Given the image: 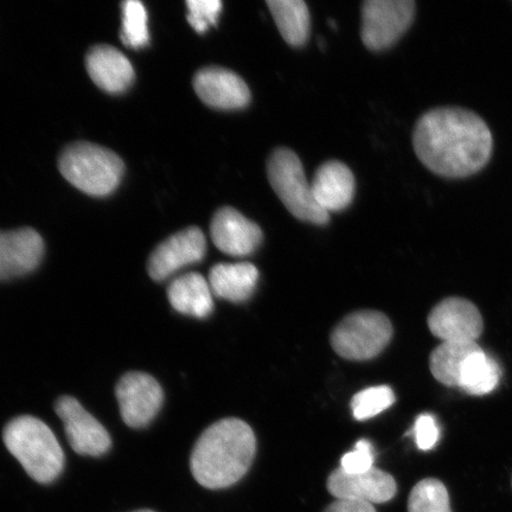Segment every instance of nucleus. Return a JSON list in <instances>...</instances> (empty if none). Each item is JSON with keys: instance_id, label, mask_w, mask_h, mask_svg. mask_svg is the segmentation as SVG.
<instances>
[{"instance_id": "6e6552de", "label": "nucleus", "mask_w": 512, "mask_h": 512, "mask_svg": "<svg viewBox=\"0 0 512 512\" xmlns=\"http://www.w3.org/2000/svg\"><path fill=\"white\" fill-rule=\"evenodd\" d=\"M117 399L125 424L132 428H143L156 418L163 406L164 393L152 376L133 371L121 377Z\"/></svg>"}, {"instance_id": "b1692460", "label": "nucleus", "mask_w": 512, "mask_h": 512, "mask_svg": "<svg viewBox=\"0 0 512 512\" xmlns=\"http://www.w3.org/2000/svg\"><path fill=\"white\" fill-rule=\"evenodd\" d=\"M121 41L128 48H144L149 44L150 35L147 27V12L143 3L128 0L123 4V27Z\"/></svg>"}, {"instance_id": "412c9836", "label": "nucleus", "mask_w": 512, "mask_h": 512, "mask_svg": "<svg viewBox=\"0 0 512 512\" xmlns=\"http://www.w3.org/2000/svg\"><path fill=\"white\" fill-rule=\"evenodd\" d=\"M482 349L477 342H443L432 351L430 369L434 379L447 387H459L460 373L467 357Z\"/></svg>"}, {"instance_id": "a211bd4d", "label": "nucleus", "mask_w": 512, "mask_h": 512, "mask_svg": "<svg viewBox=\"0 0 512 512\" xmlns=\"http://www.w3.org/2000/svg\"><path fill=\"white\" fill-rule=\"evenodd\" d=\"M213 291L200 273H188L171 281L169 302L174 309L196 318H207L214 310Z\"/></svg>"}, {"instance_id": "bb28decb", "label": "nucleus", "mask_w": 512, "mask_h": 512, "mask_svg": "<svg viewBox=\"0 0 512 512\" xmlns=\"http://www.w3.org/2000/svg\"><path fill=\"white\" fill-rule=\"evenodd\" d=\"M374 447L369 440L358 441L355 450L344 454L341 460V469L347 473H363L374 467Z\"/></svg>"}, {"instance_id": "6ab92c4d", "label": "nucleus", "mask_w": 512, "mask_h": 512, "mask_svg": "<svg viewBox=\"0 0 512 512\" xmlns=\"http://www.w3.org/2000/svg\"><path fill=\"white\" fill-rule=\"evenodd\" d=\"M259 271L251 262L217 264L209 273V285L214 296L233 303L246 302L258 285Z\"/></svg>"}, {"instance_id": "f8f14e48", "label": "nucleus", "mask_w": 512, "mask_h": 512, "mask_svg": "<svg viewBox=\"0 0 512 512\" xmlns=\"http://www.w3.org/2000/svg\"><path fill=\"white\" fill-rule=\"evenodd\" d=\"M192 85L198 98L215 110H242L252 99L251 91L241 76L222 67L198 70Z\"/></svg>"}, {"instance_id": "9d476101", "label": "nucleus", "mask_w": 512, "mask_h": 512, "mask_svg": "<svg viewBox=\"0 0 512 512\" xmlns=\"http://www.w3.org/2000/svg\"><path fill=\"white\" fill-rule=\"evenodd\" d=\"M55 411L64 425L70 446L81 456L100 457L112 446L110 434L72 396L56 402Z\"/></svg>"}, {"instance_id": "f3484780", "label": "nucleus", "mask_w": 512, "mask_h": 512, "mask_svg": "<svg viewBox=\"0 0 512 512\" xmlns=\"http://www.w3.org/2000/svg\"><path fill=\"white\" fill-rule=\"evenodd\" d=\"M86 67L96 86L108 93H123L134 81L130 60L111 46H96L88 51Z\"/></svg>"}, {"instance_id": "5701e85b", "label": "nucleus", "mask_w": 512, "mask_h": 512, "mask_svg": "<svg viewBox=\"0 0 512 512\" xmlns=\"http://www.w3.org/2000/svg\"><path fill=\"white\" fill-rule=\"evenodd\" d=\"M408 512H452L446 486L434 478L421 480L409 495Z\"/></svg>"}, {"instance_id": "9b49d317", "label": "nucleus", "mask_w": 512, "mask_h": 512, "mask_svg": "<svg viewBox=\"0 0 512 512\" xmlns=\"http://www.w3.org/2000/svg\"><path fill=\"white\" fill-rule=\"evenodd\" d=\"M206 253V236L200 228L189 227L160 243L147 262V271L153 280L163 281L202 261Z\"/></svg>"}, {"instance_id": "aec40b11", "label": "nucleus", "mask_w": 512, "mask_h": 512, "mask_svg": "<svg viewBox=\"0 0 512 512\" xmlns=\"http://www.w3.org/2000/svg\"><path fill=\"white\" fill-rule=\"evenodd\" d=\"M266 4L285 42L291 47H303L309 41L311 30L306 3L303 0H267Z\"/></svg>"}, {"instance_id": "dca6fc26", "label": "nucleus", "mask_w": 512, "mask_h": 512, "mask_svg": "<svg viewBox=\"0 0 512 512\" xmlns=\"http://www.w3.org/2000/svg\"><path fill=\"white\" fill-rule=\"evenodd\" d=\"M312 194L326 213L347 209L355 196V177L352 171L338 160L320 165L311 184Z\"/></svg>"}, {"instance_id": "0eeeda50", "label": "nucleus", "mask_w": 512, "mask_h": 512, "mask_svg": "<svg viewBox=\"0 0 512 512\" xmlns=\"http://www.w3.org/2000/svg\"><path fill=\"white\" fill-rule=\"evenodd\" d=\"M415 10L414 0H367L362 6L364 46L373 51L393 47L411 28Z\"/></svg>"}, {"instance_id": "4468645a", "label": "nucleus", "mask_w": 512, "mask_h": 512, "mask_svg": "<svg viewBox=\"0 0 512 512\" xmlns=\"http://www.w3.org/2000/svg\"><path fill=\"white\" fill-rule=\"evenodd\" d=\"M210 234L214 245L222 253L239 258L253 254L264 239L258 224L232 207L216 211L211 220Z\"/></svg>"}, {"instance_id": "7ed1b4c3", "label": "nucleus", "mask_w": 512, "mask_h": 512, "mask_svg": "<svg viewBox=\"0 0 512 512\" xmlns=\"http://www.w3.org/2000/svg\"><path fill=\"white\" fill-rule=\"evenodd\" d=\"M6 448L38 483L48 484L61 475L64 453L50 427L34 416H19L6 425Z\"/></svg>"}, {"instance_id": "f257e3e1", "label": "nucleus", "mask_w": 512, "mask_h": 512, "mask_svg": "<svg viewBox=\"0 0 512 512\" xmlns=\"http://www.w3.org/2000/svg\"><path fill=\"white\" fill-rule=\"evenodd\" d=\"M416 157L433 174L460 179L490 163L494 136L486 121L462 107H438L421 115L413 131Z\"/></svg>"}, {"instance_id": "f03ea898", "label": "nucleus", "mask_w": 512, "mask_h": 512, "mask_svg": "<svg viewBox=\"0 0 512 512\" xmlns=\"http://www.w3.org/2000/svg\"><path fill=\"white\" fill-rule=\"evenodd\" d=\"M255 452V435L245 421L220 420L197 440L190 459L192 475L204 488H229L251 469Z\"/></svg>"}, {"instance_id": "20e7f679", "label": "nucleus", "mask_w": 512, "mask_h": 512, "mask_svg": "<svg viewBox=\"0 0 512 512\" xmlns=\"http://www.w3.org/2000/svg\"><path fill=\"white\" fill-rule=\"evenodd\" d=\"M60 171L75 188L91 196H107L123 178V160L111 150L91 143L67 147L60 157Z\"/></svg>"}, {"instance_id": "c756f323", "label": "nucleus", "mask_w": 512, "mask_h": 512, "mask_svg": "<svg viewBox=\"0 0 512 512\" xmlns=\"http://www.w3.org/2000/svg\"><path fill=\"white\" fill-rule=\"evenodd\" d=\"M136 512H155V511H151V510H140V511H136Z\"/></svg>"}, {"instance_id": "39448f33", "label": "nucleus", "mask_w": 512, "mask_h": 512, "mask_svg": "<svg viewBox=\"0 0 512 512\" xmlns=\"http://www.w3.org/2000/svg\"><path fill=\"white\" fill-rule=\"evenodd\" d=\"M267 176L275 194L296 219L324 226L330 214L320 208L307 182L302 160L287 147L274 150L267 162Z\"/></svg>"}, {"instance_id": "2eb2a0df", "label": "nucleus", "mask_w": 512, "mask_h": 512, "mask_svg": "<svg viewBox=\"0 0 512 512\" xmlns=\"http://www.w3.org/2000/svg\"><path fill=\"white\" fill-rule=\"evenodd\" d=\"M44 242L36 230L0 232V280L22 277L40 265Z\"/></svg>"}, {"instance_id": "1a4fd4ad", "label": "nucleus", "mask_w": 512, "mask_h": 512, "mask_svg": "<svg viewBox=\"0 0 512 512\" xmlns=\"http://www.w3.org/2000/svg\"><path fill=\"white\" fill-rule=\"evenodd\" d=\"M428 328L443 342H477L484 330L483 317L470 300L451 297L434 306Z\"/></svg>"}, {"instance_id": "a878e982", "label": "nucleus", "mask_w": 512, "mask_h": 512, "mask_svg": "<svg viewBox=\"0 0 512 512\" xmlns=\"http://www.w3.org/2000/svg\"><path fill=\"white\" fill-rule=\"evenodd\" d=\"M188 22L198 34L217 24L222 11L220 0H188Z\"/></svg>"}, {"instance_id": "423d86ee", "label": "nucleus", "mask_w": 512, "mask_h": 512, "mask_svg": "<svg viewBox=\"0 0 512 512\" xmlns=\"http://www.w3.org/2000/svg\"><path fill=\"white\" fill-rule=\"evenodd\" d=\"M393 337L387 316L377 311L351 313L331 334L337 354L351 361H367L381 354Z\"/></svg>"}, {"instance_id": "393cba45", "label": "nucleus", "mask_w": 512, "mask_h": 512, "mask_svg": "<svg viewBox=\"0 0 512 512\" xmlns=\"http://www.w3.org/2000/svg\"><path fill=\"white\" fill-rule=\"evenodd\" d=\"M395 402V394L388 386L371 387L356 394L351 401L356 420H368L386 411Z\"/></svg>"}, {"instance_id": "4be33fe9", "label": "nucleus", "mask_w": 512, "mask_h": 512, "mask_svg": "<svg viewBox=\"0 0 512 512\" xmlns=\"http://www.w3.org/2000/svg\"><path fill=\"white\" fill-rule=\"evenodd\" d=\"M499 380L501 368L498 363L479 349L467 357L460 373L459 388L469 395H486L494 392Z\"/></svg>"}, {"instance_id": "cd10ccee", "label": "nucleus", "mask_w": 512, "mask_h": 512, "mask_svg": "<svg viewBox=\"0 0 512 512\" xmlns=\"http://www.w3.org/2000/svg\"><path fill=\"white\" fill-rule=\"evenodd\" d=\"M415 443L421 451H430L438 444L440 428L434 416L428 413L421 414L413 427Z\"/></svg>"}, {"instance_id": "ddd939ff", "label": "nucleus", "mask_w": 512, "mask_h": 512, "mask_svg": "<svg viewBox=\"0 0 512 512\" xmlns=\"http://www.w3.org/2000/svg\"><path fill=\"white\" fill-rule=\"evenodd\" d=\"M328 490L337 499L381 504L393 499L398 488L389 473L376 467L363 473H347L339 467L328 478Z\"/></svg>"}, {"instance_id": "c85d7f7f", "label": "nucleus", "mask_w": 512, "mask_h": 512, "mask_svg": "<svg viewBox=\"0 0 512 512\" xmlns=\"http://www.w3.org/2000/svg\"><path fill=\"white\" fill-rule=\"evenodd\" d=\"M324 512H376V510L373 504L337 499Z\"/></svg>"}]
</instances>
